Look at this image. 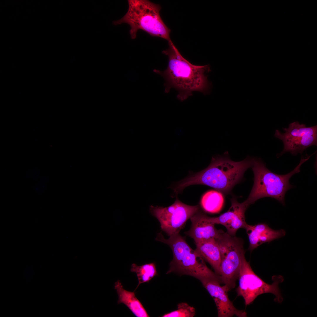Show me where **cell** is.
<instances>
[{
  "instance_id": "7c38bea8",
  "label": "cell",
  "mask_w": 317,
  "mask_h": 317,
  "mask_svg": "<svg viewBox=\"0 0 317 317\" xmlns=\"http://www.w3.org/2000/svg\"><path fill=\"white\" fill-rule=\"evenodd\" d=\"M245 229L248 237L249 249L252 251L262 244L269 242L284 236L286 232L283 229L274 230L264 223L254 225L247 224Z\"/></svg>"
},
{
  "instance_id": "8fae6325",
  "label": "cell",
  "mask_w": 317,
  "mask_h": 317,
  "mask_svg": "<svg viewBox=\"0 0 317 317\" xmlns=\"http://www.w3.org/2000/svg\"><path fill=\"white\" fill-rule=\"evenodd\" d=\"M191 226L184 232L193 238L195 243L211 239H216L220 232L215 227L211 217L207 216L199 209L190 218Z\"/></svg>"
},
{
  "instance_id": "6da1fadb",
  "label": "cell",
  "mask_w": 317,
  "mask_h": 317,
  "mask_svg": "<svg viewBox=\"0 0 317 317\" xmlns=\"http://www.w3.org/2000/svg\"><path fill=\"white\" fill-rule=\"evenodd\" d=\"M169 47L162 51L168 57V64L163 71L154 69L153 71L162 76L165 82V92L168 93L172 88L178 92L177 97L181 101L198 91L205 95L209 94L212 87L208 78L211 71L209 65H193L184 58L171 40Z\"/></svg>"
},
{
  "instance_id": "ba28073f",
  "label": "cell",
  "mask_w": 317,
  "mask_h": 317,
  "mask_svg": "<svg viewBox=\"0 0 317 317\" xmlns=\"http://www.w3.org/2000/svg\"><path fill=\"white\" fill-rule=\"evenodd\" d=\"M199 209L198 205H188L178 199L167 207H150V213L159 222L161 229L169 236L179 234L187 221Z\"/></svg>"
},
{
  "instance_id": "4fadbf2b",
  "label": "cell",
  "mask_w": 317,
  "mask_h": 317,
  "mask_svg": "<svg viewBox=\"0 0 317 317\" xmlns=\"http://www.w3.org/2000/svg\"><path fill=\"white\" fill-rule=\"evenodd\" d=\"M195 250L213 267L214 272L220 276L221 257L218 244L215 239H211L195 243Z\"/></svg>"
},
{
  "instance_id": "52a82bcc",
  "label": "cell",
  "mask_w": 317,
  "mask_h": 317,
  "mask_svg": "<svg viewBox=\"0 0 317 317\" xmlns=\"http://www.w3.org/2000/svg\"><path fill=\"white\" fill-rule=\"evenodd\" d=\"M238 279L239 285L236 289L237 296L243 297L246 306L252 303L258 296L265 293L274 294L275 301L281 303L283 301L279 285L283 281V277L274 276L272 284H268L254 272L245 255L242 260Z\"/></svg>"
},
{
  "instance_id": "ac0fdd59",
  "label": "cell",
  "mask_w": 317,
  "mask_h": 317,
  "mask_svg": "<svg viewBox=\"0 0 317 317\" xmlns=\"http://www.w3.org/2000/svg\"><path fill=\"white\" fill-rule=\"evenodd\" d=\"M130 271L136 273L138 281V284L134 291L140 284L148 283L154 276L157 275L154 262L145 264L140 266L133 263L131 265Z\"/></svg>"
},
{
  "instance_id": "8992f818",
  "label": "cell",
  "mask_w": 317,
  "mask_h": 317,
  "mask_svg": "<svg viewBox=\"0 0 317 317\" xmlns=\"http://www.w3.org/2000/svg\"><path fill=\"white\" fill-rule=\"evenodd\" d=\"M216 240L221 257L220 276L222 283L229 291L235 288L238 279L242 260L245 255L244 243L241 238L221 230Z\"/></svg>"
},
{
  "instance_id": "9c48e42d",
  "label": "cell",
  "mask_w": 317,
  "mask_h": 317,
  "mask_svg": "<svg viewBox=\"0 0 317 317\" xmlns=\"http://www.w3.org/2000/svg\"><path fill=\"white\" fill-rule=\"evenodd\" d=\"M202 283L213 298L215 303L218 317H231L235 315L238 317H246L247 313L244 310L236 308L229 299L227 286H221L218 281L208 280Z\"/></svg>"
},
{
  "instance_id": "3957f363",
  "label": "cell",
  "mask_w": 317,
  "mask_h": 317,
  "mask_svg": "<svg viewBox=\"0 0 317 317\" xmlns=\"http://www.w3.org/2000/svg\"><path fill=\"white\" fill-rule=\"evenodd\" d=\"M155 240L167 245L172 251L173 258L167 274L173 272L180 275H188L198 279L201 282L213 280L222 283L220 276L207 266L204 260L191 248L179 233L166 239L159 232Z\"/></svg>"
},
{
  "instance_id": "5bb4252c",
  "label": "cell",
  "mask_w": 317,
  "mask_h": 317,
  "mask_svg": "<svg viewBox=\"0 0 317 317\" xmlns=\"http://www.w3.org/2000/svg\"><path fill=\"white\" fill-rule=\"evenodd\" d=\"M114 287L118 296V304L124 303L136 317L149 316L142 304L135 296L134 291L124 289L119 280L115 282Z\"/></svg>"
},
{
  "instance_id": "d6986e66",
  "label": "cell",
  "mask_w": 317,
  "mask_h": 317,
  "mask_svg": "<svg viewBox=\"0 0 317 317\" xmlns=\"http://www.w3.org/2000/svg\"><path fill=\"white\" fill-rule=\"evenodd\" d=\"M195 314V308L186 302L178 304L177 309L162 316V317H193Z\"/></svg>"
},
{
  "instance_id": "2e32d148",
  "label": "cell",
  "mask_w": 317,
  "mask_h": 317,
  "mask_svg": "<svg viewBox=\"0 0 317 317\" xmlns=\"http://www.w3.org/2000/svg\"><path fill=\"white\" fill-rule=\"evenodd\" d=\"M285 131L282 133L279 130H276L274 134L275 137L281 140L283 139L289 138L296 136H302L308 134H317V126L306 127V124L296 121L291 123L288 128H283Z\"/></svg>"
},
{
  "instance_id": "277c9868",
  "label": "cell",
  "mask_w": 317,
  "mask_h": 317,
  "mask_svg": "<svg viewBox=\"0 0 317 317\" xmlns=\"http://www.w3.org/2000/svg\"><path fill=\"white\" fill-rule=\"evenodd\" d=\"M311 155L301 156L299 164L291 171L285 175L272 172L266 166L260 158H255L252 167L254 174V184L248 198L245 201L249 206L258 200L271 197L277 200L284 205L286 192L295 187L289 182L290 178L300 172L302 164L309 159Z\"/></svg>"
},
{
  "instance_id": "9a60e30c",
  "label": "cell",
  "mask_w": 317,
  "mask_h": 317,
  "mask_svg": "<svg viewBox=\"0 0 317 317\" xmlns=\"http://www.w3.org/2000/svg\"><path fill=\"white\" fill-rule=\"evenodd\" d=\"M284 144L283 151L277 154V157L289 152L294 156L298 153L302 154L308 147L317 145V134L302 136H296L282 139Z\"/></svg>"
},
{
  "instance_id": "e0dca14e",
  "label": "cell",
  "mask_w": 317,
  "mask_h": 317,
  "mask_svg": "<svg viewBox=\"0 0 317 317\" xmlns=\"http://www.w3.org/2000/svg\"><path fill=\"white\" fill-rule=\"evenodd\" d=\"M224 203V198L220 192L214 190L208 191L202 196L201 205L206 212L217 213L222 209Z\"/></svg>"
},
{
  "instance_id": "5b68a950",
  "label": "cell",
  "mask_w": 317,
  "mask_h": 317,
  "mask_svg": "<svg viewBox=\"0 0 317 317\" xmlns=\"http://www.w3.org/2000/svg\"><path fill=\"white\" fill-rule=\"evenodd\" d=\"M128 9L125 15L120 19L113 21L117 25L126 23L129 25L131 38L135 39L139 30L151 36L159 37L168 41L171 40L168 28L160 14L161 7L159 4L147 0H128Z\"/></svg>"
},
{
  "instance_id": "7a4b0ae2",
  "label": "cell",
  "mask_w": 317,
  "mask_h": 317,
  "mask_svg": "<svg viewBox=\"0 0 317 317\" xmlns=\"http://www.w3.org/2000/svg\"><path fill=\"white\" fill-rule=\"evenodd\" d=\"M255 158L248 157L240 161H232L226 156L212 157L206 168L178 182L173 188L176 194L186 187L202 184L226 195L242 180L245 172L253 166Z\"/></svg>"
},
{
  "instance_id": "30bf717a",
  "label": "cell",
  "mask_w": 317,
  "mask_h": 317,
  "mask_svg": "<svg viewBox=\"0 0 317 317\" xmlns=\"http://www.w3.org/2000/svg\"><path fill=\"white\" fill-rule=\"evenodd\" d=\"M231 206L227 211L218 217H211V219L215 224L225 226L228 234L235 236L239 229H245L247 224L245 221V212L249 205L245 200L239 203L235 197L231 199Z\"/></svg>"
}]
</instances>
